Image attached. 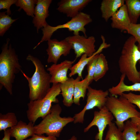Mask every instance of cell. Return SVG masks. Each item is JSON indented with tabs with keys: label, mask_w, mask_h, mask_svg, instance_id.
I'll return each instance as SVG.
<instances>
[{
	"label": "cell",
	"mask_w": 140,
	"mask_h": 140,
	"mask_svg": "<svg viewBox=\"0 0 140 140\" xmlns=\"http://www.w3.org/2000/svg\"><path fill=\"white\" fill-rule=\"evenodd\" d=\"M6 13V11L0 12V36L1 37L4 36L12 24L18 19H12Z\"/></svg>",
	"instance_id": "4316f807"
},
{
	"label": "cell",
	"mask_w": 140,
	"mask_h": 140,
	"mask_svg": "<svg viewBox=\"0 0 140 140\" xmlns=\"http://www.w3.org/2000/svg\"><path fill=\"white\" fill-rule=\"evenodd\" d=\"M26 59L31 61L35 67V71L31 77L21 72L28 82L30 101L41 99L46 95L51 88V76L46 72L44 65L37 58L29 54Z\"/></svg>",
	"instance_id": "3957f363"
},
{
	"label": "cell",
	"mask_w": 140,
	"mask_h": 140,
	"mask_svg": "<svg viewBox=\"0 0 140 140\" xmlns=\"http://www.w3.org/2000/svg\"><path fill=\"white\" fill-rule=\"evenodd\" d=\"M18 120L15 113L9 112L5 114L0 113V131H4L8 128L16 125Z\"/></svg>",
	"instance_id": "d4e9b609"
},
{
	"label": "cell",
	"mask_w": 140,
	"mask_h": 140,
	"mask_svg": "<svg viewBox=\"0 0 140 140\" xmlns=\"http://www.w3.org/2000/svg\"><path fill=\"white\" fill-rule=\"evenodd\" d=\"M68 140H77V138L75 136H73L70 139Z\"/></svg>",
	"instance_id": "d590c367"
},
{
	"label": "cell",
	"mask_w": 140,
	"mask_h": 140,
	"mask_svg": "<svg viewBox=\"0 0 140 140\" xmlns=\"http://www.w3.org/2000/svg\"><path fill=\"white\" fill-rule=\"evenodd\" d=\"M125 4L131 23L137 24L140 16V0H126Z\"/></svg>",
	"instance_id": "603a6c76"
},
{
	"label": "cell",
	"mask_w": 140,
	"mask_h": 140,
	"mask_svg": "<svg viewBox=\"0 0 140 140\" xmlns=\"http://www.w3.org/2000/svg\"><path fill=\"white\" fill-rule=\"evenodd\" d=\"M37 1V0H17L15 4L19 7L18 11L22 9L27 15L33 18L35 5Z\"/></svg>",
	"instance_id": "484cf974"
},
{
	"label": "cell",
	"mask_w": 140,
	"mask_h": 140,
	"mask_svg": "<svg viewBox=\"0 0 140 140\" xmlns=\"http://www.w3.org/2000/svg\"><path fill=\"white\" fill-rule=\"evenodd\" d=\"M110 19L111 27L122 31H127L131 23L125 4L118 9Z\"/></svg>",
	"instance_id": "e0dca14e"
},
{
	"label": "cell",
	"mask_w": 140,
	"mask_h": 140,
	"mask_svg": "<svg viewBox=\"0 0 140 140\" xmlns=\"http://www.w3.org/2000/svg\"><path fill=\"white\" fill-rule=\"evenodd\" d=\"M75 61L65 60L58 64H53L47 69L51 75V83H62L66 81L68 78L67 73L72 66Z\"/></svg>",
	"instance_id": "5bb4252c"
},
{
	"label": "cell",
	"mask_w": 140,
	"mask_h": 140,
	"mask_svg": "<svg viewBox=\"0 0 140 140\" xmlns=\"http://www.w3.org/2000/svg\"><path fill=\"white\" fill-rule=\"evenodd\" d=\"M52 2V0H37L32 21L37 33L40 29L48 25L46 20L49 15L48 9Z\"/></svg>",
	"instance_id": "4fadbf2b"
},
{
	"label": "cell",
	"mask_w": 140,
	"mask_h": 140,
	"mask_svg": "<svg viewBox=\"0 0 140 140\" xmlns=\"http://www.w3.org/2000/svg\"><path fill=\"white\" fill-rule=\"evenodd\" d=\"M92 0H61L58 3L57 10L73 18L76 16Z\"/></svg>",
	"instance_id": "7c38bea8"
},
{
	"label": "cell",
	"mask_w": 140,
	"mask_h": 140,
	"mask_svg": "<svg viewBox=\"0 0 140 140\" xmlns=\"http://www.w3.org/2000/svg\"><path fill=\"white\" fill-rule=\"evenodd\" d=\"M125 77V75L121 74L120 81L117 85L109 89L108 90L111 95L115 96H121L123 93L126 92H140V82L136 83L130 85H127L124 82Z\"/></svg>",
	"instance_id": "ffe728a7"
},
{
	"label": "cell",
	"mask_w": 140,
	"mask_h": 140,
	"mask_svg": "<svg viewBox=\"0 0 140 140\" xmlns=\"http://www.w3.org/2000/svg\"><path fill=\"white\" fill-rule=\"evenodd\" d=\"M108 69V62L105 56L102 53L100 54L96 63L93 80L96 82L102 78Z\"/></svg>",
	"instance_id": "7402d4cb"
},
{
	"label": "cell",
	"mask_w": 140,
	"mask_h": 140,
	"mask_svg": "<svg viewBox=\"0 0 140 140\" xmlns=\"http://www.w3.org/2000/svg\"><path fill=\"white\" fill-rule=\"evenodd\" d=\"M137 132L136 126L131 120H127L122 132L123 140H140V134Z\"/></svg>",
	"instance_id": "cb8c5ba5"
},
{
	"label": "cell",
	"mask_w": 140,
	"mask_h": 140,
	"mask_svg": "<svg viewBox=\"0 0 140 140\" xmlns=\"http://www.w3.org/2000/svg\"><path fill=\"white\" fill-rule=\"evenodd\" d=\"M138 62L139 64H140V60L138 61Z\"/></svg>",
	"instance_id": "8d00e7d4"
},
{
	"label": "cell",
	"mask_w": 140,
	"mask_h": 140,
	"mask_svg": "<svg viewBox=\"0 0 140 140\" xmlns=\"http://www.w3.org/2000/svg\"><path fill=\"white\" fill-rule=\"evenodd\" d=\"M99 54H98L95 55L87 65L88 74L86 76L90 83L93 80L96 63Z\"/></svg>",
	"instance_id": "f1b7e54d"
},
{
	"label": "cell",
	"mask_w": 140,
	"mask_h": 140,
	"mask_svg": "<svg viewBox=\"0 0 140 140\" xmlns=\"http://www.w3.org/2000/svg\"><path fill=\"white\" fill-rule=\"evenodd\" d=\"M102 42L97 50L91 56L88 57L86 54H83L78 62L70 68V73L68 76L71 77L76 74L82 79V73L85 67L87 65L89 61L96 55L99 54L103 49L109 47L110 44H107L105 42V39L104 36H101Z\"/></svg>",
	"instance_id": "9a60e30c"
},
{
	"label": "cell",
	"mask_w": 140,
	"mask_h": 140,
	"mask_svg": "<svg viewBox=\"0 0 140 140\" xmlns=\"http://www.w3.org/2000/svg\"><path fill=\"white\" fill-rule=\"evenodd\" d=\"M10 41L9 38L7 39L0 54V89L4 87L11 95L15 75L22 70L18 56Z\"/></svg>",
	"instance_id": "6da1fadb"
},
{
	"label": "cell",
	"mask_w": 140,
	"mask_h": 140,
	"mask_svg": "<svg viewBox=\"0 0 140 140\" xmlns=\"http://www.w3.org/2000/svg\"><path fill=\"white\" fill-rule=\"evenodd\" d=\"M62 109L58 103L52 106L49 113L38 125H34L35 134H46L48 136L59 137L64 128L73 122V117H62L60 115Z\"/></svg>",
	"instance_id": "277c9868"
},
{
	"label": "cell",
	"mask_w": 140,
	"mask_h": 140,
	"mask_svg": "<svg viewBox=\"0 0 140 140\" xmlns=\"http://www.w3.org/2000/svg\"><path fill=\"white\" fill-rule=\"evenodd\" d=\"M24 140H57V138L55 136H45L42 135L35 134L31 138Z\"/></svg>",
	"instance_id": "d6a6232c"
},
{
	"label": "cell",
	"mask_w": 140,
	"mask_h": 140,
	"mask_svg": "<svg viewBox=\"0 0 140 140\" xmlns=\"http://www.w3.org/2000/svg\"><path fill=\"white\" fill-rule=\"evenodd\" d=\"M4 131V136L3 138L0 140H10V136L8 129H7Z\"/></svg>",
	"instance_id": "e575fe53"
},
{
	"label": "cell",
	"mask_w": 140,
	"mask_h": 140,
	"mask_svg": "<svg viewBox=\"0 0 140 140\" xmlns=\"http://www.w3.org/2000/svg\"><path fill=\"white\" fill-rule=\"evenodd\" d=\"M86 103L83 109L79 112L74 115V123H82L84 120L86 112L95 107L100 110L106 106L109 96L108 90L104 91L101 89H96L89 86L87 89Z\"/></svg>",
	"instance_id": "ba28073f"
},
{
	"label": "cell",
	"mask_w": 140,
	"mask_h": 140,
	"mask_svg": "<svg viewBox=\"0 0 140 140\" xmlns=\"http://www.w3.org/2000/svg\"><path fill=\"white\" fill-rule=\"evenodd\" d=\"M106 106L115 118V124L122 131L125 121L133 117H140V112L136 106L122 95L118 98L110 95L108 97Z\"/></svg>",
	"instance_id": "5b68a950"
},
{
	"label": "cell",
	"mask_w": 140,
	"mask_h": 140,
	"mask_svg": "<svg viewBox=\"0 0 140 140\" xmlns=\"http://www.w3.org/2000/svg\"><path fill=\"white\" fill-rule=\"evenodd\" d=\"M125 4L124 0H103L100 8L102 17L107 22Z\"/></svg>",
	"instance_id": "ac0fdd59"
},
{
	"label": "cell",
	"mask_w": 140,
	"mask_h": 140,
	"mask_svg": "<svg viewBox=\"0 0 140 140\" xmlns=\"http://www.w3.org/2000/svg\"><path fill=\"white\" fill-rule=\"evenodd\" d=\"M47 41L48 47L46 51L48 63L57 64L61 56H67L72 49L71 45L65 39L60 41L55 39H50Z\"/></svg>",
	"instance_id": "30bf717a"
},
{
	"label": "cell",
	"mask_w": 140,
	"mask_h": 140,
	"mask_svg": "<svg viewBox=\"0 0 140 140\" xmlns=\"http://www.w3.org/2000/svg\"><path fill=\"white\" fill-rule=\"evenodd\" d=\"M92 20L90 16L86 13L81 12L75 17L65 23L53 26L48 24L41 29L43 36L40 41L34 47L36 48L41 43L48 41L51 38L53 33L58 30L61 29H67L70 31H73L74 35L79 34L80 31L83 33L84 36L87 37L86 34V30L85 27L91 22Z\"/></svg>",
	"instance_id": "52a82bcc"
},
{
	"label": "cell",
	"mask_w": 140,
	"mask_h": 140,
	"mask_svg": "<svg viewBox=\"0 0 140 140\" xmlns=\"http://www.w3.org/2000/svg\"><path fill=\"white\" fill-rule=\"evenodd\" d=\"M17 0H0V10L6 9V13L8 15L11 14L10 7L12 4H15Z\"/></svg>",
	"instance_id": "1f68e13d"
},
{
	"label": "cell",
	"mask_w": 140,
	"mask_h": 140,
	"mask_svg": "<svg viewBox=\"0 0 140 140\" xmlns=\"http://www.w3.org/2000/svg\"><path fill=\"white\" fill-rule=\"evenodd\" d=\"M122 95L130 102L136 105L140 109V94H136L130 92L128 93H124Z\"/></svg>",
	"instance_id": "4dcf8cb0"
},
{
	"label": "cell",
	"mask_w": 140,
	"mask_h": 140,
	"mask_svg": "<svg viewBox=\"0 0 140 140\" xmlns=\"http://www.w3.org/2000/svg\"><path fill=\"white\" fill-rule=\"evenodd\" d=\"M75 81V79L69 78L65 82L60 83L63 104L67 107L71 106L74 103L73 98Z\"/></svg>",
	"instance_id": "d6986e66"
},
{
	"label": "cell",
	"mask_w": 140,
	"mask_h": 140,
	"mask_svg": "<svg viewBox=\"0 0 140 140\" xmlns=\"http://www.w3.org/2000/svg\"><path fill=\"white\" fill-rule=\"evenodd\" d=\"M61 92L60 83H53L43 99L30 101L27 104L28 109L26 112L29 121L34 124L38 118L41 117L43 119L49 113L52 103L59 102L57 97Z\"/></svg>",
	"instance_id": "8992f818"
},
{
	"label": "cell",
	"mask_w": 140,
	"mask_h": 140,
	"mask_svg": "<svg viewBox=\"0 0 140 140\" xmlns=\"http://www.w3.org/2000/svg\"><path fill=\"white\" fill-rule=\"evenodd\" d=\"M131 119V121L136 126L138 132L140 134V117H133Z\"/></svg>",
	"instance_id": "836d02e7"
},
{
	"label": "cell",
	"mask_w": 140,
	"mask_h": 140,
	"mask_svg": "<svg viewBox=\"0 0 140 140\" xmlns=\"http://www.w3.org/2000/svg\"><path fill=\"white\" fill-rule=\"evenodd\" d=\"M137 41L131 36L123 44L118 61L119 70L125 75L128 80L133 83L140 82V71L136 65L140 60V51L136 45Z\"/></svg>",
	"instance_id": "7a4b0ae2"
},
{
	"label": "cell",
	"mask_w": 140,
	"mask_h": 140,
	"mask_svg": "<svg viewBox=\"0 0 140 140\" xmlns=\"http://www.w3.org/2000/svg\"><path fill=\"white\" fill-rule=\"evenodd\" d=\"M81 78L78 76L75 79L74 84L73 101L74 103L78 106L80 105V99L85 98L86 92L90 84L86 76L85 78L80 81Z\"/></svg>",
	"instance_id": "44dd1931"
},
{
	"label": "cell",
	"mask_w": 140,
	"mask_h": 140,
	"mask_svg": "<svg viewBox=\"0 0 140 140\" xmlns=\"http://www.w3.org/2000/svg\"><path fill=\"white\" fill-rule=\"evenodd\" d=\"M114 118L113 114L105 106L99 111H94L93 120L87 127L84 129V132H87L92 127L96 126L98 128L99 132L95 136V139L103 140L104 130L107 125L112 122Z\"/></svg>",
	"instance_id": "8fae6325"
},
{
	"label": "cell",
	"mask_w": 140,
	"mask_h": 140,
	"mask_svg": "<svg viewBox=\"0 0 140 140\" xmlns=\"http://www.w3.org/2000/svg\"><path fill=\"white\" fill-rule=\"evenodd\" d=\"M128 33L133 36L138 43L137 45L140 51V24L131 23L127 31Z\"/></svg>",
	"instance_id": "f546056e"
},
{
	"label": "cell",
	"mask_w": 140,
	"mask_h": 140,
	"mask_svg": "<svg viewBox=\"0 0 140 140\" xmlns=\"http://www.w3.org/2000/svg\"><path fill=\"white\" fill-rule=\"evenodd\" d=\"M65 39L71 45L76 58L84 54L90 57L96 51L95 45L96 40L93 36L87 38L79 34L74 35L67 37Z\"/></svg>",
	"instance_id": "9c48e42d"
},
{
	"label": "cell",
	"mask_w": 140,
	"mask_h": 140,
	"mask_svg": "<svg viewBox=\"0 0 140 140\" xmlns=\"http://www.w3.org/2000/svg\"><path fill=\"white\" fill-rule=\"evenodd\" d=\"M108 129L104 140H123L122 131L112 122L108 125Z\"/></svg>",
	"instance_id": "83f0119b"
},
{
	"label": "cell",
	"mask_w": 140,
	"mask_h": 140,
	"mask_svg": "<svg viewBox=\"0 0 140 140\" xmlns=\"http://www.w3.org/2000/svg\"><path fill=\"white\" fill-rule=\"evenodd\" d=\"M34 124L30 121L28 124L20 120L17 124L8 129L11 137L16 140H24L35 134Z\"/></svg>",
	"instance_id": "2e32d148"
}]
</instances>
